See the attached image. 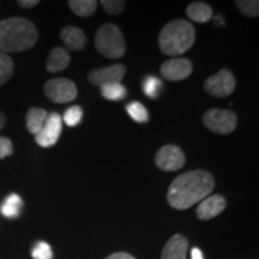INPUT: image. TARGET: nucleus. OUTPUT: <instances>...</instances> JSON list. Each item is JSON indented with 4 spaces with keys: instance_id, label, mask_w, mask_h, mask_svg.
Listing matches in <instances>:
<instances>
[{
    "instance_id": "obj_16",
    "label": "nucleus",
    "mask_w": 259,
    "mask_h": 259,
    "mask_svg": "<svg viewBox=\"0 0 259 259\" xmlns=\"http://www.w3.org/2000/svg\"><path fill=\"white\" fill-rule=\"evenodd\" d=\"M186 15L191 21L197 23H206L212 17V9L205 3L194 2L187 6Z\"/></svg>"
},
{
    "instance_id": "obj_19",
    "label": "nucleus",
    "mask_w": 259,
    "mask_h": 259,
    "mask_svg": "<svg viewBox=\"0 0 259 259\" xmlns=\"http://www.w3.org/2000/svg\"><path fill=\"white\" fill-rule=\"evenodd\" d=\"M67 4L74 15L79 17H89L96 11L99 3L95 0H70Z\"/></svg>"
},
{
    "instance_id": "obj_28",
    "label": "nucleus",
    "mask_w": 259,
    "mask_h": 259,
    "mask_svg": "<svg viewBox=\"0 0 259 259\" xmlns=\"http://www.w3.org/2000/svg\"><path fill=\"white\" fill-rule=\"evenodd\" d=\"M14 154V145L11 139L8 137H0V160L11 156Z\"/></svg>"
},
{
    "instance_id": "obj_13",
    "label": "nucleus",
    "mask_w": 259,
    "mask_h": 259,
    "mask_svg": "<svg viewBox=\"0 0 259 259\" xmlns=\"http://www.w3.org/2000/svg\"><path fill=\"white\" fill-rule=\"evenodd\" d=\"M187 239L181 234L173 235L166 242L161 259H186L187 254Z\"/></svg>"
},
{
    "instance_id": "obj_7",
    "label": "nucleus",
    "mask_w": 259,
    "mask_h": 259,
    "mask_svg": "<svg viewBox=\"0 0 259 259\" xmlns=\"http://www.w3.org/2000/svg\"><path fill=\"white\" fill-rule=\"evenodd\" d=\"M236 80L229 70L223 69L216 74L210 76L204 83V89L209 95L215 97H228L235 90Z\"/></svg>"
},
{
    "instance_id": "obj_4",
    "label": "nucleus",
    "mask_w": 259,
    "mask_h": 259,
    "mask_svg": "<svg viewBox=\"0 0 259 259\" xmlns=\"http://www.w3.org/2000/svg\"><path fill=\"white\" fill-rule=\"evenodd\" d=\"M95 47L101 56L108 59H120L126 52V45L120 29L107 23L96 32Z\"/></svg>"
},
{
    "instance_id": "obj_20",
    "label": "nucleus",
    "mask_w": 259,
    "mask_h": 259,
    "mask_svg": "<svg viewBox=\"0 0 259 259\" xmlns=\"http://www.w3.org/2000/svg\"><path fill=\"white\" fill-rule=\"evenodd\" d=\"M101 94L106 100L109 101H120V100L125 99L126 88L122 85L121 83H113V84H107V85L101 87Z\"/></svg>"
},
{
    "instance_id": "obj_22",
    "label": "nucleus",
    "mask_w": 259,
    "mask_h": 259,
    "mask_svg": "<svg viewBox=\"0 0 259 259\" xmlns=\"http://www.w3.org/2000/svg\"><path fill=\"white\" fill-rule=\"evenodd\" d=\"M127 114L131 116L136 122H147L149 120V113L147 108L141 102L134 101L126 106Z\"/></svg>"
},
{
    "instance_id": "obj_6",
    "label": "nucleus",
    "mask_w": 259,
    "mask_h": 259,
    "mask_svg": "<svg viewBox=\"0 0 259 259\" xmlns=\"http://www.w3.org/2000/svg\"><path fill=\"white\" fill-rule=\"evenodd\" d=\"M45 95L48 100L56 103H67L77 97V87L67 78H53L47 80L44 87Z\"/></svg>"
},
{
    "instance_id": "obj_26",
    "label": "nucleus",
    "mask_w": 259,
    "mask_h": 259,
    "mask_svg": "<svg viewBox=\"0 0 259 259\" xmlns=\"http://www.w3.org/2000/svg\"><path fill=\"white\" fill-rule=\"evenodd\" d=\"M31 257L34 259H53V252L51 246L45 241H38L32 247Z\"/></svg>"
},
{
    "instance_id": "obj_31",
    "label": "nucleus",
    "mask_w": 259,
    "mask_h": 259,
    "mask_svg": "<svg viewBox=\"0 0 259 259\" xmlns=\"http://www.w3.org/2000/svg\"><path fill=\"white\" fill-rule=\"evenodd\" d=\"M191 259H204L202 251L197 247L192 248V251H191Z\"/></svg>"
},
{
    "instance_id": "obj_17",
    "label": "nucleus",
    "mask_w": 259,
    "mask_h": 259,
    "mask_svg": "<svg viewBox=\"0 0 259 259\" xmlns=\"http://www.w3.org/2000/svg\"><path fill=\"white\" fill-rule=\"evenodd\" d=\"M47 116L48 113L44 108L32 107V108L29 109L27 113V118H25V125H27L28 131L32 135L38 134V131L46 122Z\"/></svg>"
},
{
    "instance_id": "obj_27",
    "label": "nucleus",
    "mask_w": 259,
    "mask_h": 259,
    "mask_svg": "<svg viewBox=\"0 0 259 259\" xmlns=\"http://www.w3.org/2000/svg\"><path fill=\"white\" fill-rule=\"evenodd\" d=\"M102 8L105 9V11L109 15H119L122 10L125 9L126 3L125 2H120V0H102L101 2Z\"/></svg>"
},
{
    "instance_id": "obj_18",
    "label": "nucleus",
    "mask_w": 259,
    "mask_h": 259,
    "mask_svg": "<svg viewBox=\"0 0 259 259\" xmlns=\"http://www.w3.org/2000/svg\"><path fill=\"white\" fill-rule=\"evenodd\" d=\"M22 206H23V200L18 194L12 193L10 194L4 200V203L0 206V212L8 219H16L18 218L19 213H21Z\"/></svg>"
},
{
    "instance_id": "obj_11",
    "label": "nucleus",
    "mask_w": 259,
    "mask_h": 259,
    "mask_svg": "<svg viewBox=\"0 0 259 259\" xmlns=\"http://www.w3.org/2000/svg\"><path fill=\"white\" fill-rule=\"evenodd\" d=\"M126 73V67L124 65L116 64L112 65V66L101 67V69L93 70L89 73L88 79L89 82L94 84V85L101 87L107 85V84L113 83H120L121 79L124 78Z\"/></svg>"
},
{
    "instance_id": "obj_32",
    "label": "nucleus",
    "mask_w": 259,
    "mask_h": 259,
    "mask_svg": "<svg viewBox=\"0 0 259 259\" xmlns=\"http://www.w3.org/2000/svg\"><path fill=\"white\" fill-rule=\"evenodd\" d=\"M6 125V115L4 112L0 111V130H3Z\"/></svg>"
},
{
    "instance_id": "obj_9",
    "label": "nucleus",
    "mask_w": 259,
    "mask_h": 259,
    "mask_svg": "<svg viewBox=\"0 0 259 259\" xmlns=\"http://www.w3.org/2000/svg\"><path fill=\"white\" fill-rule=\"evenodd\" d=\"M61 130H63V118L56 112L51 113L38 134L35 135V141L42 148L53 147L60 137Z\"/></svg>"
},
{
    "instance_id": "obj_25",
    "label": "nucleus",
    "mask_w": 259,
    "mask_h": 259,
    "mask_svg": "<svg viewBox=\"0 0 259 259\" xmlns=\"http://www.w3.org/2000/svg\"><path fill=\"white\" fill-rule=\"evenodd\" d=\"M83 118V111L79 106H72L65 112L63 120L65 124L70 127H73V126H77L82 121Z\"/></svg>"
},
{
    "instance_id": "obj_21",
    "label": "nucleus",
    "mask_w": 259,
    "mask_h": 259,
    "mask_svg": "<svg viewBox=\"0 0 259 259\" xmlns=\"http://www.w3.org/2000/svg\"><path fill=\"white\" fill-rule=\"evenodd\" d=\"M14 61L8 54L0 52V85H4L14 74Z\"/></svg>"
},
{
    "instance_id": "obj_10",
    "label": "nucleus",
    "mask_w": 259,
    "mask_h": 259,
    "mask_svg": "<svg viewBox=\"0 0 259 259\" xmlns=\"http://www.w3.org/2000/svg\"><path fill=\"white\" fill-rule=\"evenodd\" d=\"M192 63L184 58H174L162 64L161 74L164 79L171 82H179L186 79L192 73Z\"/></svg>"
},
{
    "instance_id": "obj_8",
    "label": "nucleus",
    "mask_w": 259,
    "mask_h": 259,
    "mask_svg": "<svg viewBox=\"0 0 259 259\" xmlns=\"http://www.w3.org/2000/svg\"><path fill=\"white\" fill-rule=\"evenodd\" d=\"M186 162L185 154L177 145H164L156 153L155 163L163 171H176L184 167Z\"/></svg>"
},
{
    "instance_id": "obj_24",
    "label": "nucleus",
    "mask_w": 259,
    "mask_h": 259,
    "mask_svg": "<svg viewBox=\"0 0 259 259\" xmlns=\"http://www.w3.org/2000/svg\"><path fill=\"white\" fill-rule=\"evenodd\" d=\"M162 88L161 79L155 76H147L143 80V92L151 99H157Z\"/></svg>"
},
{
    "instance_id": "obj_30",
    "label": "nucleus",
    "mask_w": 259,
    "mask_h": 259,
    "mask_svg": "<svg viewBox=\"0 0 259 259\" xmlns=\"http://www.w3.org/2000/svg\"><path fill=\"white\" fill-rule=\"evenodd\" d=\"M106 259H136V258L134 257V255L125 253V252H118V253L111 254L109 257H107Z\"/></svg>"
},
{
    "instance_id": "obj_5",
    "label": "nucleus",
    "mask_w": 259,
    "mask_h": 259,
    "mask_svg": "<svg viewBox=\"0 0 259 259\" xmlns=\"http://www.w3.org/2000/svg\"><path fill=\"white\" fill-rule=\"evenodd\" d=\"M203 124L210 131L219 135H228L238 125V116L231 109L211 108L203 115Z\"/></svg>"
},
{
    "instance_id": "obj_1",
    "label": "nucleus",
    "mask_w": 259,
    "mask_h": 259,
    "mask_svg": "<svg viewBox=\"0 0 259 259\" xmlns=\"http://www.w3.org/2000/svg\"><path fill=\"white\" fill-rule=\"evenodd\" d=\"M215 180L209 171L194 169L181 174L170 184L167 202L173 209L186 210L210 196Z\"/></svg>"
},
{
    "instance_id": "obj_29",
    "label": "nucleus",
    "mask_w": 259,
    "mask_h": 259,
    "mask_svg": "<svg viewBox=\"0 0 259 259\" xmlns=\"http://www.w3.org/2000/svg\"><path fill=\"white\" fill-rule=\"evenodd\" d=\"M17 4L23 9H32L40 4V2L38 0H18Z\"/></svg>"
},
{
    "instance_id": "obj_3",
    "label": "nucleus",
    "mask_w": 259,
    "mask_h": 259,
    "mask_svg": "<svg viewBox=\"0 0 259 259\" xmlns=\"http://www.w3.org/2000/svg\"><path fill=\"white\" fill-rule=\"evenodd\" d=\"M196 30L190 22L184 19L169 22L162 28L158 35V46L163 54L178 57L186 53L193 46Z\"/></svg>"
},
{
    "instance_id": "obj_2",
    "label": "nucleus",
    "mask_w": 259,
    "mask_h": 259,
    "mask_svg": "<svg viewBox=\"0 0 259 259\" xmlns=\"http://www.w3.org/2000/svg\"><path fill=\"white\" fill-rule=\"evenodd\" d=\"M38 38L36 25L27 18L11 17L0 21V52L19 53L30 50Z\"/></svg>"
},
{
    "instance_id": "obj_15",
    "label": "nucleus",
    "mask_w": 259,
    "mask_h": 259,
    "mask_svg": "<svg viewBox=\"0 0 259 259\" xmlns=\"http://www.w3.org/2000/svg\"><path fill=\"white\" fill-rule=\"evenodd\" d=\"M70 53L63 47H56L50 52L46 61V70L48 72H60L70 65Z\"/></svg>"
},
{
    "instance_id": "obj_23",
    "label": "nucleus",
    "mask_w": 259,
    "mask_h": 259,
    "mask_svg": "<svg viewBox=\"0 0 259 259\" xmlns=\"http://www.w3.org/2000/svg\"><path fill=\"white\" fill-rule=\"evenodd\" d=\"M235 5L244 16L251 18L259 16V2L257 0H236Z\"/></svg>"
},
{
    "instance_id": "obj_12",
    "label": "nucleus",
    "mask_w": 259,
    "mask_h": 259,
    "mask_svg": "<svg viewBox=\"0 0 259 259\" xmlns=\"http://www.w3.org/2000/svg\"><path fill=\"white\" fill-rule=\"evenodd\" d=\"M226 198L221 194H212L203 199L197 206L196 213L202 221H209L216 216H219L226 209Z\"/></svg>"
},
{
    "instance_id": "obj_14",
    "label": "nucleus",
    "mask_w": 259,
    "mask_h": 259,
    "mask_svg": "<svg viewBox=\"0 0 259 259\" xmlns=\"http://www.w3.org/2000/svg\"><path fill=\"white\" fill-rule=\"evenodd\" d=\"M60 38L69 50L80 51L85 47L87 36L79 28L67 25L60 32Z\"/></svg>"
}]
</instances>
